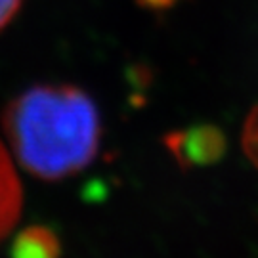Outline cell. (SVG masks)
<instances>
[{"instance_id": "52a82bcc", "label": "cell", "mask_w": 258, "mask_h": 258, "mask_svg": "<svg viewBox=\"0 0 258 258\" xmlns=\"http://www.w3.org/2000/svg\"><path fill=\"white\" fill-rule=\"evenodd\" d=\"M178 0H136V4L146 10H153V12H161V10L172 8Z\"/></svg>"}, {"instance_id": "277c9868", "label": "cell", "mask_w": 258, "mask_h": 258, "mask_svg": "<svg viewBox=\"0 0 258 258\" xmlns=\"http://www.w3.org/2000/svg\"><path fill=\"white\" fill-rule=\"evenodd\" d=\"M16 258H59L57 237L46 228H31L18 237Z\"/></svg>"}, {"instance_id": "3957f363", "label": "cell", "mask_w": 258, "mask_h": 258, "mask_svg": "<svg viewBox=\"0 0 258 258\" xmlns=\"http://www.w3.org/2000/svg\"><path fill=\"white\" fill-rule=\"evenodd\" d=\"M21 209V189L12 161L0 146V239L16 224Z\"/></svg>"}, {"instance_id": "6da1fadb", "label": "cell", "mask_w": 258, "mask_h": 258, "mask_svg": "<svg viewBox=\"0 0 258 258\" xmlns=\"http://www.w3.org/2000/svg\"><path fill=\"white\" fill-rule=\"evenodd\" d=\"M2 124L18 163L40 180H63L83 170L100 148V113L77 86L29 88L8 103Z\"/></svg>"}, {"instance_id": "7a4b0ae2", "label": "cell", "mask_w": 258, "mask_h": 258, "mask_svg": "<svg viewBox=\"0 0 258 258\" xmlns=\"http://www.w3.org/2000/svg\"><path fill=\"white\" fill-rule=\"evenodd\" d=\"M165 146L180 165L189 168L218 163L228 149V140L220 128L199 124L182 132H170L165 138Z\"/></svg>"}, {"instance_id": "5b68a950", "label": "cell", "mask_w": 258, "mask_h": 258, "mask_svg": "<svg viewBox=\"0 0 258 258\" xmlns=\"http://www.w3.org/2000/svg\"><path fill=\"white\" fill-rule=\"evenodd\" d=\"M243 149L258 168V105L250 111L243 126Z\"/></svg>"}, {"instance_id": "8992f818", "label": "cell", "mask_w": 258, "mask_h": 258, "mask_svg": "<svg viewBox=\"0 0 258 258\" xmlns=\"http://www.w3.org/2000/svg\"><path fill=\"white\" fill-rule=\"evenodd\" d=\"M19 6H21V0H0V31L14 19Z\"/></svg>"}]
</instances>
